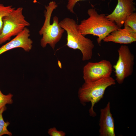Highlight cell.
Here are the masks:
<instances>
[{"label": "cell", "mask_w": 136, "mask_h": 136, "mask_svg": "<svg viewBox=\"0 0 136 136\" xmlns=\"http://www.w3.org/2000/svg\"><path fill=\"white\" fill-rule=\"evenodd\" d=\"M124 28L136 33V13L134 12L127 17L124 20Z\"/></svg>", "instance_id": "obj_13"}, {"label": "cell", "mask_w": 136, "mask_h": 136, "mask_svg": "<svg viewBox=\"0 0 136 136\" xmlns=\"http://www.w3.org/2000/svg\"><path fill=\"white\" fill-rule=\"evenodd\" d=\"M118 59L113 67L115 70L116 80L121 84L133 73L134 56L126 45L121 46L118 50Z\"/></svg>", "instance_id": "obj_6"}, {"label": "cell", "mask_w": 136, "mask_h": 136, "mask_svg": "<svg viewBox=\"0 0 136 136\" xmlns=\"http://www.w3.org/2000/svg\"><path fill=\"white\" fill-rule=\"evenodd\" d=\"M48 133L51 136H64L65 133L62 131H58L55 127L49 129Z\"/></svg>", "instance_id": "obj_16"}, {"label": "cell", "mask_w": 136, "mask_h": 136, "mask_svg": "<svg viewBox=\"0 0 136 136\" xmlns=\"http://www.w3.org/2000/svg\"><path fill=\"white\" fill-rule=\"evenodd\" d=\"M87 13L89 17L78 25L79 32L84 36L90 34L97 36V41L99 44L107 36L119 28L115 23L107 19L105 14H98L94 8L88 9Z\"/></svg>", "instance_id": "obj_1"}, {"label": "cell", "mask_w": 136, "mask_h": 136, "mask_svg": "<svg viewBox=\"0 0 136 136\" xmlns=\"http://www.w3.org/2000/svg\"><path fill=\"white\" fill-rule=\"evenodd\" d=\"M30 31L27 27L11 41L0 47V55L12 49L21 48L28 52L32 47L33 41L29 38Z\"/></svg>", "instance_id": "obj_9"}, {"label": "cell", "mask_w": 136, "mask_h": 136, "mask_svg": "<svg viewBox=\"0 0 136 136\" xmlns=\"http://www.w3.org/2000/svg\"><path fill=\"white\" fill-rule=\"evenodd\" d=\"M104 42L127 44L136 41V33L125 28H118L106 37Z\"/></svg>", "instance_id": "obj_11"}, {"label": "cell", "mask_w": 136, "mask_h": 136, "mask_svg": "<svg viewBox=\"0 0 136 136\" xmlns=\"http://www.w3.org/2000/svg\"><path fill=\"white\" fill-rule=\"evenodd\" d=\"M134 0H117L115 9L107 18L114 22L119 28L123 26L126 18L136 11Z\"/></svg>", "instance_id": "obj_8"}, {"label": "cell", "mask_w": 136, "mask_h": 136, "mask_svg": "<svg viewBox=\"0 0 136 136\" xmlns=\"http://www.w3.org/2000/svg\"><path fill=\"white\" fill-rule=\"evenodd\" d=\"M15 8L12 6H5L0 4V34L2 30L3 26V18L8 15Z\"/></svg>", "instance_id": "obj_14"}, {"label": "cell", "mask_w": 136, "mask_h": 136, "mask_svg": "<svg viewBox=\"0 0 136 136\" xmlns=\"http://www.w3.org/2000/svg\"><path fill=\"white\" fill-rule=\"evenodd\" d=\"M57 7V5L54 1L50 2L47 6H45V20L39 31V34L42 36L40 44L43 48L49 44L54 50L56 44L60 41L64 32L65 30L59 25V19L57 16L53 17V23L51 24L50 23L52 13Z\"/></svg>", "instance_id": "obj_3"}, {"label": "cell", "mask_w": 136, "mask_h": 136, "mask_svg": "<svg viewBox=\"0 0 136 136\" xmlns=\"http://www.w3.org/2000/svg\"><path fill=\"white\" fill-rule=\"evenodd\" d=\"M23 10L21 7L15 8L3 18V27L0 34V45L9 41L12 36H16L30 25L25 19Z\"/></svg>", "instance_id": "obj_5"}, {"label": "cell", "mask_w": 136, "mask_h": 136, "mask_svg": "<svg viewBox=\"0 0 136 136\" xmlns=\"http://www.w3.org/2000/svg\"><path fill=\"white\" fill-rule=\"evenodd\" d=\"M13 95L11 93L5 95L1 92L0 89V109L7 104H11L13 103L12 98Z\"/></svg>", "instance_id": "obj_15"}, {"label": "cell", "mask_w": 136, "mask_h": 136, "mask_svg": "<svg viewBox=\"0 0 136 136\" xmlns=\"http://www.w3.org/2000/svg\"><path fill=\"white\" fill-rule=\"evenodd\" d=\"M59 24L67 32L66 46L70 48L80 50L82 55L83 61L91 59L94 46L93 42L79 32L75 21L66 17L59 22Z\"/></svg>", "instance_id": "obj_2"}, {"label": "cell", "mask_w": 136, "mask_h": 136, "mask_svg": "<svg viewBox=\"0 0 136 136\" xmlns=\"http://www.w3.org/2000/svg\"><path fill=\"white\" fill-rule=\"evenodd\" d=\"M6 109L5 106L0 109V136L5 134L10 136L12 135L11 132L9 131L7 128L8 126L10 124V122L8 121L5 122L3 117V113Z\"/></svg>", "instance_id": "obj_12"}, {"label": "cell", "mask_w": 136, "mask_h": 136, "mask_svg": "<svg viewBox=\"0 0 136 136\" xmlns=\"http://www.w3.org/2000/svg\"><path fill=\"white\" fill-rule=\"evenodd\" d=\"M84 0H68L66 6L67 8L70 12L74 13L73 9L75 4L79 1Z\"/></svg>", "instance_id": "obj_17"}, {"label": "cell", "mask_w": 136, "mask_h": 136, "mask_svg": "<svg viewBox=\"0 0 136 136\" xmlns=\"http://www.w3.org/2000/svg\"><path fill=\"white\" fill-rule=\"evenodd\" d=\"M99 125L100 136H115L114 120L111 112L109 101L105 107L100 109Z\"/></svg>", "instance_id": "obj_10"}, {"label": "cell", "mask_w": 136, "mask_h": 136, "mask_svg": "<svg viewBox=\"0 0 136 136\" xmlns=\"http://www.w3.org/2000/svg\"><path fill=\"white\" fill-rule=\"evenodd\" d=\"M115 84V80L110 76L93 82H85L79 88L78 95L81 103L83 105L88 102L91 103L89 110L90 116H96L93 110L94 105L103 98L106 89Z\"/></svg>", "instance_id": "obj_4"}, {"label": "cell", "mask_w": 136, "mask_h": 136, "mask_svg": "<svg viewBox=\"0 0 136 136\" xmlns=\"http://www.w3.org/2000/svg\"><path fill=\"white\" fill-rule=\"evenodd\" d=\"M112 70V65L108 60L89 62L83 68V78L85 82H93L111 76Z\"/></svg>", "instance_id": "obj_7"}]
</instances>
